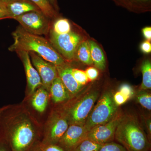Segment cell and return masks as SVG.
Masks as SVG:
<instances>
[{
    "label": "cell",
    "mask_w": 151,
    "mask_h": 151,
    "mask_svg": "<svg viewBox=\"0 0 151 151\" xmlns=\"http://www.w3.org/2000/svg\"><path fill=\"white\" fill-rule=\"evenodd\" d=\"M0 136L11 151H30L42 137L37 122L21 106L14 109L5 106L0 116Z\"/></svg>",
    "instance_id": "obj_1"
},
{
    "label": "cell",
    "mask_w": 151,
    "mask_h": 151,
    "mask_svg": "<svg viewBox=\"0 0 151 151\" xmlns=\"http://www.w3.org/2000/svg\"><path fill=\"white\" fill-rule=\"evenodd\" d=\"M12 35L14 42L9 47L10 51L32 52L56 67L66 64L65 60L57 51L50 42L45 38L27 32L21 26Z\"/></svg>",
    "instance_id": "obj_2"
},
{
    "label": "cell",
    "mask_w": 151,
    "mask_h": 151,
    "mask_svg": "<svg viewBox=\"0 0 151 151\" xmlns=\"http://www.w3.org/2000/svg\"><path fill=\"white\" fill-rule=\"evenodd\" d=\"M115 140L127 151H150V141L137 118L124 114L116 129Z\"/></svg>",
    "instance_id": "obj_3"
},
{
    "label": "cell",
    "mask_w": 151,
    "mask_h": 151,
    "mask_svg": "<svg viewBox=\"0 0 151 151\" xmlns=\"http://www.w3.org/2000/svg\"><path fill=\"white\" fill-rule=\"evenodd\" d=\"M99 96L97 90H85L68 100L60 109L67 118L69 125L84 126Z\"/></svg>",
    "instance_id": "obj_4"
},
{
    "label": "cell",
    "mask_w": 151,
    "mask_h": 151,
    "mask_svg": "<svg viewBox=\"0 0 151 151\" xmlns=\"http://www.w3.org/2000/svg\"><path fill=\"white\" fill-rule=\"evenodd\" d=\"M119 109L114 103L113 93L110 91L104 92L89 113L84 128L88 132L93 127L105 124L115 116Z\"/></svg>",
    "instance_id": "obj_5"
},
{
    "label": "cell",
    "mask_w": 151,
    "mask_h": 151,
    "mask_svg": "<svg viewBox=\"0 0 151 151\" xmlns=\"http://www.w3.org/2000/svg\"><path fill=\"white\" fill-rule=\"evenodd\" d=\"M69 125L67 118L60 109L53 111L47 122L41 141L48 145H57Z\"/></svg>",
    "instance_id": "obj_6"
},
{
    "label": "cell",
    "mask_w": 151,
    "mask_h": 151,
    "mask_svg": "<svg viewBox=\"0 0 151 151\" xmlns=\"http://www.w3.org/2000/svg\"><path fill=\"white\" fill-rule=\"evenodd\" d=\"M50 36L49 41L65 60L71 61L74 59L76 50L81 42V36L71 31L63 35L50 32Z\"/></svg>",
    "instance_id": "obj_7"
},
{
    "label": "cell",
    "mask_w": 151,
    "mask_h": 151,
    "mask_svg": "<svg viewBox=\"0 0 151 151\" xmlns=\"http://www.w3.org/2000/svg\"><path fill=\"white\" fill-rule=\"evenodd\" d=\"M13 19L26 31L35 35H47L50 29L48 18L41 11L29 12Z\"/></svg>",
    "instance_id": "obj_8"
},
{
    "label": "cell",
    "mask_w": 151,
    "mask_h": 151,
    "mask_svg": "<svg viewBox=\"0 0 151 151\" xmlns=\"http://www.w3.org/2000/svg\"><path fill=\"white\" fill-rule=\"evenodd\" d=\"M124 115L122 111L119 109L110 121L93 127L88 131L85 139H89L101 145L113 142L116 129Z\"/></svg>",
    "instance_id": "obj_9"
},
{
    "label": "cell",
    "mask_w": 151,
    "mask_h": 151,
    "mask_svg": "<svg viewBox=\"0 0 151 151\" xmlns=\"http://www.w3.org/2000/svg\"><path fill=\"white\" fill-rule=\"evenodd\" d=\"M29 53L32 63L40 76L42 86L49 92L52 83L58 76L56 66L35 52H29Z\"/></svg>",
    "instance_id": "obj_10"
},
{
    "label": "cell",
    "mask_w": 151,
    "mask_h": 151,
    "mask_svg": "<svg viewBox=\"0 0 151 151\" xmlns=\"http://www.w3.org/2000/svg\"><path fill=\"white\" fill-rule=\"evenodd\" d=\"M87 132L84 126L70 124L57 145L64 151H73L85 139Z\"/></svg>",
    "instance_id": "obj_11"
},
{
    "label": "cell",
    "mask_w": 151,
    "mask_h": 151,
    "mask_svg": "<svg viewBox=\"0 0 151 151\" xmlns=\"http://www.w3.org/2000/svg\"><path fill=\"white\" fill-rule=\"evenodd\" d=\"M23 63L27 80L29 93L32 95L36 89L42 86L39 74L32 65L28 52L24 50L16 51Z\"/></svg>",
    "instance_id": "obj_12"
},
{
    "label": "cell",
    "mask_w": 151,
    "mask_h": 151,
    "mask_svg": "<svg viewBox=\"0 0 151 151\" xmlns=\"http://www.w3.org/2000/svg\"><path fill=\"white\" fill-rule=\"evenodd\" d=\"M56 68L58 76L67 89L70 99L75 97L81 92L83 86L78 84L73 77L71 73L72 68L66 64Z\"/></svg>",
    "instance_id": "obj_13"
},
{
    "label": "cell",
    "mask_w": 151,
    "mask_h": 151,
    "mask_svg": "<svg viewBox=\"0 0 151 151\" xmlns=\"http://www.w3.org/2000/svg\"><path fill=\"white\" fill-rule=\"evenodd\" d=\"M5 4L9 19H13L32 11H41L37 6L29 0H9Z\"/></svg>",
    "instance_id": "obj_14"
},
{
    "label": "cell",
    "mask_w": 151,
    "mask_h": 151,
    "mask_svg": "<svg viewBox=\"0 0 151 151\" xmlns=\"http://www.w3.org/2000/svg\"><path fill=\"white\" fill-rule=\"evenodd\" d=\"M49 93L55 103H62L70 99L67 89L59 76L52 83Z\"/></svg>",
    "instance_id": "obj_15"
},
{
    "label": "cell",
    "mask_w": 151,
    "mask_h": 151,
    "mask_svg": "<svg viewBox=\"0 0 151 151\" xmlns=\"http://www.w3.org/2000/svg\"><path fill=\"white\" fill-rule=\"evenodd\" d=\"M49 97V92L43 86H40L32 95V105L37 112L43 113L48 105Z\"/></svg>",
    "instance_id": "obj_16"
},
{
    "label": "cell",
    "mask_w": 151,
    "mask_h": 151,
    "mask_svg": "<svg viewBox=\"0 0 151 151\" xmlns=\"http://www.w3.org/2000/svg\"><path fill=\"white\" fill-rule=\"evenodd\" d=\"M89 43L93 64L100 70H104L106 67V60L103 50L94 41H89Z\"/></svg>",
    "instance_id": "obj_17"
},
{
    "label": "cell",
    "mask_w": 151,
    "mask_h": 151,
    "mask_svg": "<svg viewBox=\"0 0 151 151\" xmlns=\"http://www.w3.org/2000/svg\"><path fill=\"white\" fill-rule=\"evenodd\" d=\"M79 61L87 65L93 64L91 58L89 42H81L76 52L75 58Z\"/></svg>",
    "instance_id": "obj_18"
},
{
    "label": "cell",
    "mask_w": 151,
    "mask_h": 151,
    "mask_svg": "<svg viewBox=\"0 0 151 151\" xmlns=\"http://www.w3.org/2000/svg\"><path fill=\"white\" fill-rule=\"evenodd\" d=\"M142 73V81L140 86L141 90H146L151 88V63L149 60L144 61L141 66Z\"/></svg>",
    "instance_id": "obj_19"
},
{
    "label": "cell",
    "mask_w": 151,
    "mask_h": 151,
    "mask_svg": "<svg viewBox=\"0 0 151 151\" xmlns=\"http://www.w3.org/2000/svg\"><path fill=\"white\" fill-rule=\"evenodd\" d=\"M37 6L42 12L48 18H52L57 14L56 11L48 0H29Z\"/></svg>",
    "instance_id": "obj_20"
},
{
    "label": "cell",
    "mask_w": 151,
    "mask_h": 151,
    "mask_svg": "<svg viewBox=\"0 0 151 151\" xmlns=\"http://www.w3.org/2000/svg\"><path fill=\"white\" fill-rule=\"evenodd\" d=\"M50 32L56 35H63L70 32L71 26L69 21L65 18L57 19L53 25L52 28L50 30Z\"/></svg>",
    "instance_id": "obj_21"
},
{
    "label": "cell",
    "mask_w": 151,
    "mask_h": 151,
    "mask_svg": "<svg viewBox=\"0 0 151 151\" xmlns=\"http://www.w3.org/2000/svg\"><path fill=\"white\" fill-rule=\"evenodd\" d=\"M103 145L86 139L81 142L73 151H98Z\"/></svg>",
    "instance_id": "obj_22"
},
{
    "label": "cell",
    "mask_w": 151,
    "mask_h": 151,
    "mask_svg": "<svg viewBox=\"0 0 151 151\" xmlns=\"http://www.w3.org/2000/svg\"><path fill=\"white\" fill-rule=\"evenodd\" d=\"M138 103L142 106L149 111L151 110V95L150 93L145 90H141L136 95Z\"/></svg>",
    "instance_id": "obj_23"
},
{
    "label": "cell",
    "mask_w": 151,
    "mask_h": 151,
    "mask_svg": "<svg viewBox=\"0 0 151 151\" xmlns=\"http://www.w3.org/2000/svg\"><path fill=\"white\" fill-rule=\"evenodd\" d=\"M30 151H64L57 145H48L40 141L33 147Z\"/></svg>",
    "instance_id": "obj_24"
},
{
    "label": "cell",
    "mask_w": 151,
    "mask_h": 151,
    "mask_svg": "<svg viewBox=\"0 0 151 151\" xmlns=\"http://www.w3.org/2000/svg\"><path fill=\"white\" fill-rule=\"evenodd\" d=\"M71 73L76 81L81 86H84L89 81L84 70L72 68Z\"/></svg>",
    "instance_id": "obj_25"
},
{
    "label": "cell",
    "mask_w": 151,
    "mask_h": 151,
    "mask_svg": "<svg viewBox=\"0 0 151 151\" xmlns=\"http://www.w3.org/2000/svg\"><path fill=\"white\" fill-rule=\"evenodd\" d=\"M98 151H127L124 147L114 142L103 144Z\"/></svg>",
    "instance_id": "obj_26"
},
{
    "label": "cell",
    "mask_w": 151,
    "mask_h": 151,
    "mask_svg": "<svg viewBox=\"0 0 151 151\" xmlns=\"http://www.w3.org/2000/svg\"><path fill=\"white\" fill-rule=\"evenodd\" d=\"M113 99L114 103L118 107L123 105L129 100L125 94L119 92V91H117L115 94H113Z\"/></svg>",
    "instance_id": "obj_27"
},
{
    "label": "cell",
    "mask_w": 151,
    "mask_h": 151,
    "mask_svg": "<svg viewBox=\"0 0 151 151\" xmlns=\"http://www.w3.org/2000/svg\"><path fill=\"white\" fill-rule=\"evenodd\" d=\"M118 91L125 94L129 99L132 98L134 94L133 88L128 84H122L119 87Z\"/></svg>",
    "instance_id": "obj_28"
},
{
    "label": "cell",
    "mask_w": 151,
    "mask_h": 151,
    "mask_svg": "<svg viewBox=\"0 0 151 151\" xmlns=\"http://www.w3.org/2000/svg\"><path fill=\"white\" fill-rule=\"evenodd\" d=\"M85 71L89 81H92L96 80L99 76L98 70L94 67L88 68Z\"/></svg>",
    "instance_id": "obj_29"
},
{
    "label": "cell",
    "mask_w": 151,
    "mask_h": 151,
    "mask_svg": "<svg viewBox=\"0 0 151 151\" xmlns=\"http://www.w3.org/2000/svg\"><path fill=\"white\" fill-rule=\"evenodd\" d=\"M6 19H9V17L5 4V2L0 1V20Z\"/></svg>",
    "instance_id": "obj_30"
},
{
    "label": "cell",
    "mask_w": 151,
    "mask_h": 151,
    "mask_svg": "<svg viewBox=\"0 0 151 151\" xmlns=\"http://www.w3.org/2000/svg\"><path fill=\"white\" fill-rule=\"evenodd\" d=\"M141 50L144 53H150L151 52V44L150 41L148 40L145 41L141 44L140 46Z\"/></svg>",
    "instance_id": "obj_31"
},
{
    "label": "cell",
    "mask_w": 151,
    "mask_h": 151,
    "mask_svg": "<svg viewBox=\"0 0 151 151\" xmlns=\"http://www.w3.org/2000/svg\"><path fill=\"white\" fill-rule=\"evenodd\" d=\"M0 151H11L9 145L4 138L0 136Z\"/></svg>",
    "instance_id": "obj_32"
},
{
    "label": "cell",
    "mask_w": 151,
    "mask_h": 151,
    "mask_svg": "<svg viewBox=\"0 0 151 151\" xmlns=\"http://www.w3.org/2000/svg\"><path fill=\"white\" fill-rule=\"evenodd\" d=\"M142 33L144 37L147 40L150 41L151 40V27H147L142 29Z\"/></svg>",
    "instance_id": "obj_33"
},
{
    "label": "cell",
    "mask_w": 151,
    "mask_h": 151,
    "mask_svg": "<svg viewBox=\"0 0 151 151\" xmlns=\"http://www.w3.org/2000/svg\"><path fill=\"white\" fill-rule=\"evenodd\" d=\"M134 3L138 4H147L150 2L151 0H132Z\"/></svg>",
    "instance_id": "obj_34"
},
{
    "label": "cell",
    "mask_w": 151,
    "mask_h": 151,
    "mask_svg": "<svg viewBox=\"0 0 151 151\" xmlns=\"http://www.w3.org/2000/svg\"><path fill=\"white\" fill-rule=\"evenodd\" d=\"M50 3L51 4L52 6L55 9L56 11L58 10V6L57 0H48Z\"/></svg>",
    "instance_id": "obj_35"
},
{
    "label": "cell",
    "mask_w": 151,
    "mask_h": 151,
    "mask_svg": "<svg viewBox=\"0 0 151 151\" xmlns=\"http://www.w3.org/2000/svg\"><path fill=\"white\" fill-rule=\"evenodd\" d=\"M4 107L0 108V116H1V113L2 112L3 110H4Z\"/></svg>",
    "instance_id": "obj_36"
},
{
    "label": "cell",
    "mask_w": 151,
    "mask_h": 151,
    "mask_svg": "<svg viewBox=\"0 0 151 151\" xmlns=\"http://www.w3.org/2000/svg\"><path fill=\"white\" fill-rule=\"evenodd\" d=\"M9 0H0L1 1L4 2H6L8 1Z\"/></svg>",
    "instance_id": "obj_37"
},
{
    "label": "cell",
    "mask_w": 151,
    "mask_h": 151,
    "mask_svg": "<svg viewBox=\"0 0 151 151\" xmlns=\"http://www.w3.org/2000/svg\"><path fill=\"white\" fill-rule=\"evenodd\" d=\"M123 1H129V0H123Z\"/></svg>",
    "instance_id": "obj_38"
}]
</instances>
